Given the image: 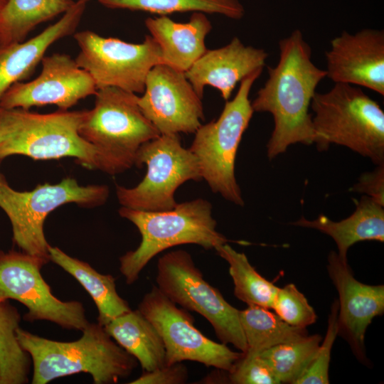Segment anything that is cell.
<instances>
[{
	"label": "cell",
	"mask_w": 384,
	"mask_h": 384,
	"mask_svg": "<svg viewBox=\"0 0 384 384\" xmlns=\"http://www.w3.org/2000/svg\"><path fill=\"white\" fill-rule=\"evenodd\" d=\"M279 60L268 67V78L251 105L256 112H269L274 128L267 144L272 159L294 144H314L316 135L309 108L326 72L311 60V48L301 31H293L278 43Z\"/></svg>",
	"instance_id": "6da1fadb"
},
{
	"label": "cell",
	"mask_w": 384,
	"mask_h": 384,
	"mask_svg": "<svg viewBox=\"0 0 384 384\" xmlns=\"http://www.w3.org/2000/svg\"><path fill=\"white\" fill-rule=\"evenodd\" d=\"M86 110L38 114L0 107V159L24 155L35 160L73 157L82 166L110 175L129 168L80 134Z\"/></svg>",
	"instance_id": "7a4b0ae2"
},
{
	"label": "cell",
	"mask_w": 384,
	"mask_h": 384,
	"mask_svg": "<svg viewBox=\"0 0 384 384\" xmlns=\"http://www.w3.org/2000/svg\"><path fill=\"white\" fill-rule=\"evenodd\" d=\"M74 341H58L18 328L16 336L33 364L32 384L89 373L95 384L117 383L137 366V359L122 348L98 323H88Z\"/></svg>",
	"instance_id": "3957f363"
},
{
	"label": "cell",
	"mask_w": 384,
	"mask_h": 384,
	"mask_svg": "<svg viewBox=\"0 0 384 384\" xmlns=\"http://www.w3.org/2000/svg\"><path fill=\"white\" fill-rule=\"evenodd\" d=\"M118 212L137 228L142 237L136 250L119 258V270L127 284L138 279L152 258L170 247L195 244L206 250H215L230 241L216 230L212 206L203 198L177 203L166 210L146 211L122 206Z\"/></svg>",
	"instance_id": "277c9868"
},
{
	"label": "cell",
	"mask_w": 384,
	"mask_h": 384,
	"mask_svg": "<svg viewBox=\"0 0 384 384\" xmlns=\"http://www.w3.org/2000/svg\"><path fill=\"white\" fill-rule=\"evenodd\" d=\"M310 106L318 150L334 144L384 164V112L360 87L334 83L326 92H316Z\"/></svg>",
	"instance_id": "5b68a950"
},
{
	"label": "cell",
	"mask_w": 384,
	"mask_h": 384,
	"mask_svg": "<svg viewBox=\"0 0 384 384\" xmlns=\"http://www.w3.org/2000/svg\"><path fill=\"white\" fill-rule=\"evenodd\" d=\"M262 70L253 72L240 82L236 95L225 102L218 118L197 129L188 148L198 159L202 179L212 191L240 206L244 201L235 176V158L254 113L250 92Z\"/></svg>",
	"instance_id": "8992f818"
},
{
	"label": "cell",
	"mask_w": 384,
	"mask_h": 384,
	"mask_svg": "<svg viewBox=\"0 0 384 384\" xmlns=\"http://www.w3.org/2000/svg\"><path fill=\"white\" fill-rule=\"evenodd\" d=\"M108 196L107 186H81L72 178L56 184H40L29 191L12 188L2 176L0 181V208L11 222L14 243L22 252L47 262L50 261V245L43 225L48 214L71 203L84 207L101 206Z\"/></svg>",
	"instance_id": "52a82bcc"
},
{
	"label": "cell",
	"mask_w": 384,
	"mask_h": 384,
	"mask_svg": "<svg viewBox=\"0 0 384 384\" xmlns=\"http://www.w3.org/2000/svg\"><path fill=\"white\" fill-rule=\"evenodd\" d=\"M156 282L159 289L174 303L203 316L221 343L232 344L241 352H246L240 310L204 279L188 252L173 250L160 257Z\"/></svg>",
	"instance_id": "ba28073f"
},
{
	"label": "cell",
	"mask_w": 384,
	"mask_h": 384,
	"mask_svg": "<svg viewBox=\"0 0 384 384\" xmlns=\"http://www.w3.org/2000/svg\"><path fill=\"white\" fill-rule=\"evenodd\" d=\"M146 166L143 180L136 186H116V195L123 207L159 211L174 208L177 188L188 181L202 180L198 159L183 147L179 134H160L143 144L134 157V165Z\"/></svg>",
	"instance_id": "9c48e42d"
},
{
	"label": "cell",
	"mask_w": 384,
	"mask_h": 384,
	"mask_svg": "<svg viewBox=\"0 0 384 384\" xmlns=\"http://www.w3.org/2000/svg\"><path fill=\"white\" fill-rule=\"evenodd\" d=\"M95 95L94 107L86 110L80 134L130 169L139 148L160 133L142 112L137 94L106 87Z\"/></svg>",
	"instance_id": "30bf717a"
},
{
	"label": "cell",
	"mask_w": 384,
	"mask_h": 384,
	"mask_svg": "<svg viewBox=\"0 0 384 384\" xmlns=\"http://www.w3.org/2000/svg\"><path fill=\"white\" fill-rule=\"evenodd\" d=\"M74 38L80 48L75 62L91 76L97 90L115 87L143 93L149 71L164 64L161 49L151 36L141 43H131L83 31Z\"/></svg>",
	"instance_id": "8fae6325"
},
{
	"label": "cell",
	"mask_w": 384,
	"mask_h": 384,
	"mask_svg": "<svg viewBox=\"0 0 384 384\" xmlns=\"http://www.w3.org/2000/svg\"><path fill=\"white\" fill-rule=\"evenodd\" d=\"M137 309L161 337L165 365L191 361L229 372L243 355L203 335L195 327L193 317L186 309L178 307L155 285L144 296Z\"/></svg>",
	"instance_id": "7c38bea8"
},
{
	"label": "cell",
	"mask_w": 384,
	"mask_h": 384,
	"mask_svg": "<svg viewBox=\"0 0 384 384\" xmlns=\"http://www.w3.org/2000/svg\"><path fill=\"white\" fill-rule=\"evenodd\" d=\"M48 262L23 252L0 250V301L14 299L28 312L24 319L46 320L68 330L82 331L89 321L82 304L63 302L51 292L41 274Z\"/></svg>",
	"instance_id": "4fadbf2b"
},
{
	"label": "cell",
	"mask_w": 384,
	"mask_h": 384,
	"mask_svg": "<svg viewBox=\"0 0 384 384\" xmlns=\"http://www.w3.org/2000/svg\"><path fill=\"white\" fill-rule=\"evenodd\" d=\"M201 100L184 72L158 64L148 73L138 104L160 134H194L204 120Z\"/></svg>",
	"instance_id": "5bb4252c"
},
{
	"label": "cell",
	"mask_w": 384,
	"mask_h": 384,
	"mask_svg": "<svg viewBox=\"0 0 384 384\" xmlns=\"http://www.w3.org/2000/svg\"><path fill=\"white\" fill-rule=\"evenodd\" d=\"M40 75L28 82H16L0 99V107L22 108L55 105L68 110L80 100L95 95L91 76L69 55L53 53L41 60Z\"/></svg>",
	"instance_id": "9a60e30c"
},
{
	"label": "cell",
	"mask_w": 384,
	"mask_h": 384,
	"mask_svg": "<svg viewBox=\"0 0 384 384\" xmlns=\"http://www.w3.org/2000/svg\"><path fill=\"white\" fill-rule=\"evenodd\" d=\"M326 78L384 95V31L366 28L343 31L331 41L325 53Z\"/></svg>",
	"instance_id": "2e32d148"
},
{
	"label": "cell",
	"mask_w": 384,
	"mask_h": 384,
	"mask_svg": "<svg viewBox=\"0 0 384 384\" xmlns=\"http://www.w3.org/2000/svg\"><path fill=\"white\" fill-rule=\"evenodd\" d=\"M327 270L339 297L338 334L348 341L358 358L365 360L366 329L374 317L384 312V285L358 281L348 261L334 251L328 256Z\"/></svg>",
	"instance_id": "e0dca14e"
},
{
	"label": "cell",
	"mask_w": 384,
	"mask_h": 384,
	"mask_svg": "<svg viewBox=\"0 0 384 384\" xmlns=\"http://www.w3.org/2000/svg\"><path fill=\"white\" fill-rule=\"evenodd\" d=\"M267 57L264 49L245 46L240 38L234 37L223 47L207 49L185 72V75L201 98L205 87L210 85L227 101L238 82L263 69Z\"/></svg>",
	"instance_id": "ac0fdd59"
},
{
	"label": "cell",
	"mask_w": 384,
	"mask_h": 384,
	"mask_svg": "<svg viewBox=\"0 0 384 384\" xmlns=\"http://www.w3.org/2000/svg\"><path fill=\"white\" fill-rule=\"evenodd\" d=\"M85 6L78 0L60 20L38 35L25 42L11 44L0 52V99L11 85L31 73L50 45L75 31Z\"/></svg>",
	"instance_id": "d6986e66"
},
{
	"label": "cell",
	"mask_w": 384,
	"mask_h": 384,
	"mask_svg": "<svg viewBox=\"0 0 384 384\" xmlns=\"http://www.w3.org/2000/svg\"><path fill=\"white\" fill-rule=\"evenodd\" d=\"M145 26L161 49L164 64L184 73L207 50L205 39L212 29L203 12H193L186 23L167 16L147 18Z\"/></svg>",
	"instance_id": "ffe728a7"
},
{
	"label": "cell",
	"mask_w": 384,
	"mask_h": 384,
	"mask_svg": "<svg viewBox=\"0 0 384 384\" xmlns=\"http://www.w3.org/2000/svg\"><path fill=\"white\" fill-rule=\"evenodd\" d=\"M354 201L355 211L340 221H333L321 215L313 220L302 216L292 224L316 229L329 235L337 245L339 257L347 261L348 250L355 243L363 240L384 241L383 206L367 196Z\"/></svg>",
	"instance_id": "44dd1931"
},
{
	"label": "cell",
	"mask_w": 384,
	"mask_h": 384,
	"mask_svg": "<svg viewBox=\"0 0 384 384\" xmlns=\"http://www.w3.org/2000/svg\"><path fill=\"white\" fill-rule=\"evenodd\" d=\"M48 250L50 261L72 275L92 297L98 311V324L105 326L132 310L117 293L112 275L98 272L88 263L70 257L57 247L50 245Z\"/></svg>",
	"instance_id": "7402d4cb"
},
{
	"label": "cell",
	"mask_w": 384,
	"mask_h": 384,
	"mask_svg": "<svg viewBox=\"0 0 384 384\" xmlns=\"http://www.w3.org/2000/svg\"><path fill=\"white\" fill-rule=\"evenodd\" d=\"M107 333L134 356L144 371L165 365L164 342L154 325L138 310H131L105 326Z\"/></svg>",
	"instance_id": "603a6c76"
},
{
	"label": "cell",
	"mask_w": 384,
	"mask_h": 384,
	"mask_svg": "<svg viewBox=\"0 0 384 384\" xmlns=\"http://www.w3.org/2000/svg\"><path fill=\"white\" fill-rule=\"evenodd\" d=\"M239 316L247 343L246 352L258 354L274 346L308 335L306 328L287 324L267 308L248 306L240 310Z\"/></svg>",
	"instance_id": "cb8c5ba5"
},
{
	"label": "cell",
	"mask_w": 384,
	"mask_h": 384,
	"mask_svg": "<svg viewBox=\"0 0 384 384\" xmlns=\"http://www.w3.org/2000/svg\"><path fill=\"white\" fill-rule=\"evenodd\" d=\"M21 315L6 301H0V384H25L29 380L30 355L21 347L16 336Z\"/></svg>",
	"instance_id": "d4e9b609"
},
{
	"label": "cell",
	"mask_w": 384,
	"mask_h": 384,
	"mask_svg": "<svg viewBox=\"0 0 384 384\" xmlns=\"http://www.w3.org/2000/svg\"><path fill=\"white\" fill-rule=\"evenodd\" d=\"M215 250L229 265L235 296L247 306L272 309L279 287L263 277L244 253L236 251L228 243L218 246Z\"/></svg>",
	"instance_id": "484cf974"
},
{
	"label": "cell",
	"mask_w": 384,
	"mask_h": 384,
	"mask_svg": "<svg viewBox=\"0 0 384 384\" xmlns=\"http://www.w3.org/2000/svg\"><path fill=\"white\" fill-rule=\"evenodd\" d=\"M74 0H8L1 14L11 43L23 42L39 23L64 14Z\"/></svg>",
	"instance_id": "4316f807"
},
{
	"label": "cell",
	"mask_w": 384,
	"mask_h": 384,
	"mask_svg": "<svg viewBox=\"0 0 384 384\" xmlns=\"http://www.w3.org/2000/svg\"><path fill=\"white\" fill-rule=\"evenodd\" d=\"M109 9L144 11L160 16L175 12L218 14L233 19H240L245 9L239 0H98Z\"/></svg>",
	"instance_id": "83f0119b"
},
{
	"label": "cell",
	"mask_w": 384,
	"mask_h": 384,
	"mask_svg": "<svg viewBox=\"0 0 384 384\" xmlns=\"http://www.w3.org/2000/svg\"><path fill=\"white\" fill-rule=\"evenodd\" d=\"M319 334L281 343L258 353L281 383L294 384L314 358L321 341Z\"/></svg>",
	"instance_id": "f1b7e54d"
},
{
	"label": "cell",
	"mask_w": 384,
	"mask_h": 384,
	"mask_svg": "<svg viewBox=\"0 0 384 384\" xmlns=\"http://www.w3.org/2000/svg\"><path fill=\"white\" fill-rule=\"evenodd\" d=\"M272 309L285 322L297 327L306 328L317 318L307 299L292 283L278 288Z\"/></svg>",
	"instance_id": "f546056e"
},
{
	"label": "cell",
	"mask_w": 384,
	"mask_h": 384,
	"mask_svg": "<svg viewBox=\"0 0 384 384\" xmlns=\"http://www.w3.org/2000/svg\"><path fill=\"white\" fill-rule=\"evenodd\" d=\"M338 300L336 299L331 307L328 327L325 338L311 362L297 378L294 384H328L331 351L338 335Z\"/></svg>",
	"instance_id": "4dcf8cb0"
},
{
	"label": "cell",
	"mask_w": 384,
	"mask_h": 384,
	"mask_svg": "<svg viewBox=\"0 0 384 384\" xmlns=\"http://www.w3.org/2000/svg\"><path fill=\"white\" fill-rule=\"evenodd\" d=\"M228 379L234 384H278L268 364L259 354L243 353L233 369L226 372Z\"/></svg>",
	"instance_id": "1f68e13d"
},
{
	"label": "cell",
	"mask_w": 384,
	"mask_h": 384,
	"mask_svg": "<svg viewBox=\"0 0 384 384\" xmlns=\"http://www.w3.org/2000/svg\"><path fill=\"white\" fill-rule=\"evenodd\" d=\"M180 363L164 365L151 371H144L131 384H183L187 381V368Z\"/></svg>",
	"instance_id": "d6a6232c"
},
{
	"label": "cell",
	"mask_w": 384,
	"mask_h": 384,
	"mask_svg": "<svg viewBox=\"0 0 384 384\" xmlns=\"http://www.w3.org/2000/svg\"><path fill=\"white\" fill-rule=\"evenodd\" d=\"M371 171L363 174L351 187L353 192L366 194L375 202L384 206V164Z\"/></svg>",
	"instance_id": "836d02e7"
},
{
	"label": "cell",
	"mask_w": 384,
	"mask_h": 384,
	"mask_svg": "<svg viewBox=\"0 0 384 384\" xmlns=\"http://www.w3.org/2000/svg\"><path fill=\"white\" fill-rule=\"evenodd\" d=\"M7 1L8 0H0V52L11 44L1 19L2 11Z\"/></svg>",
	"instance_id": "e575fe53"
},
{
	"label": "cell",
	"mask_w": 384,
	"mask_h": 384,
	"mask_svg": "<svg viewBox=\"0 0 384 384\" xmlns=\"http://www.w3.org/2000/svg\"><path fill=\"white\" fill-rule=\"evenodd\" d=\"M78 1L87 4V2L89 1L90 0H78Z\"/></svg>",
	"instance_id": "d590c367"
},
{
	"label": "cell",
	"mask_w": 384,
	"mask_h": 384,
	"mask_svg": "<svg viewBox=\"0 0 384 384\" xmlns=\"http://www.w3.org/2000/svg\"><path fill=\"white\" fill-rule=\"evenodd\" d=\"M1 176L0 175V181H1Z\"/></svg>",
	"instance_id": "8d00e7d4"
}]
</instances>
